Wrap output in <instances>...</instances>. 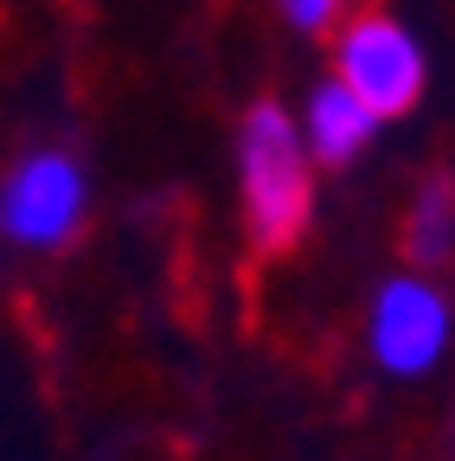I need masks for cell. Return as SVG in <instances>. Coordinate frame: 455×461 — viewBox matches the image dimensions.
Listing matches in <instances>:
<instances>
[{
	"label": "cell",
	"instance_id": "cell-1",
	"mask_svg": "<svg viewBox=\"0 0 455 461\" xmlns=\"http://www.w3.org/2000/svg\"><path fill=\"white\" fill-rule=\"evenodd\" d=\"M238 193H244V238L257 257H289L314 218V173L308 141L282 103H250L238 135Z\"/></svg>",
	"mask_w": 455,
	"mask_h": 461
},
{
	"label": "cell",
	"instance_id": "cell-2",
	"mask_svg": "<svg viewBox=\"0 0 455 461\" xmlns=\"http://www.w3.org/2000/svg\"><path fill=\"white\" fill-rule=\"evenodd\" d=\"M333 84L353 90L378 122H391L423 96V45L411 39V26H397L378 7L353 14L333 39Z\"/></svg>",
	"mask_w": 455,
	"mask_h": 461
},
{
	"label": "cell",
	"instance_id": "cell-3",
	"mask_svg": "<svg viewBox=\"0 0 455 461\" xmlns=\"http://www.w3.org/2000/svg\"><path fill=\"white\" fill-rule=\"evenodd\" d=\"M84 167L59 148H39L26 154L7 180H0V224L7 238L26 244V250H65L84 224Z\"/></svg>",
	"mask_w": 455,
	"mask_h": 461
},
{
	"label": "cell",
	"instance_id": "cell-4",
	"mask_svg": "<svg viewBox=\"0 0 455 461\" xmlns=\"http://www.w3.org/2000/svg\"><path fill=\"white\" fill-rule=\"evenodd\" d=\"M442 339H449V302L423 276H391L372 295V353L385 372H397V378L430 372Z\"/></svg>",
	"mask_w": 455,
	"mask_h": 461
},
{
	"label": "cell",
	"instance_id": "cell-5",
	"mask_svg": "<svg viewBox=\"0 0 455 461\" xmlns=\"http://www.w3.org/2000/svg\"><path fill=\"white\" fill-rule=\"evenodd\" d=\"M372 129H378V115L353 96V90H340L333 77L308 96V122H302V141H308V154L314 160H327V167H340V160H353L366 141H372Z\"/></svg>",
	"mask_w": 455,
	"mask_h": 461
},
{
	"label": "cell",
	"instance_id": "cell-6",
	"mask_svg": "<svg viewBox=\"0 0 455 461\" xmlns=\"http://www.w3.org/2000/svg\"><path fill=\"white\" fill-rule=\"evenodd\" d=\"M449 250H455V180L430 173L405 212V257L417 269H436V263H449Z\"/></svg>",
	"mask_w": 455,
	"mask_h": 461
},
{
	"label": "cell",
	"instance_id": "cell-7",
	"mask_svg": "<svg viewBox=\"0 0 455 461\" xmlns=\"http://www.w3.org/2000/svg\"><path fill=\"white\" fill-rule=\"evenodd\" d=\"M340 7H347V0H282V20L296 32H327L340 20Z\"/></svg>",
	"mask_w": 455,
	"mask_h": 461
}]
</instances>
